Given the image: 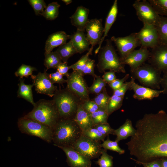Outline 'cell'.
<instances>
[{
    "instance_id": "1",
    "label": "cell",
    "mask_w": 167,
    "mask_h": 167,
    "mask_svg": "<svg viewBox=\"0 0 167 167\" xmlns=\"http://www.w3.org/2000/svg\"><path fill=\"white\" fill-rule=\"evenodd\" d=\"M136 132L126 144L130 154L144 162L167 158V113H146L136 122Z\"/></svg>"
},
{
    "instance_id": "2",
    "label": "cell",
    "mask_w": 167,
    "mask_h": 167,
    "mask_svg": "<svg viewBox=\"0 0 167 167\" xmlns=\"http://www.w3.org/2000/svg\"><path fill=\"white\" fill-rule=\"evenodd\" d=\"M82 132L73 118H60L53 129L52 142L56 146H72Z\"/></svg>"
},
{
    "instance_id": "3",
    "label": "cell",
    "mask_w": 167,
    "mask_h": 167,
    "mask_svg": "<svg viewBox=\"0 0 167 167\" xmlns=\"http://www.w3.org/2000/svg\"><path fill=\"white\" fill-rule=\"evenodd\" d=\"M24 117L36 120L53 130L60 119L54 101L45 99H40L35 103L32 111Z\"/></svg>"
},
{
    "instance_id": "4",
    "label": "cell",
    "mask_w": 167,
    "mask_h": 167,
    "mask_svg": "<svg viewBox=\"0 0 167 167\" xmlns=\"http://www.w3.org/2000/svg\"><path fill=\"white\" fill-rule=\"evenodd\" d=\"M106 44L101 47L98 53L96 66L98 71L104 73L106 70L117 73L126 72L125 65L118 56L111 40L107 39Z\"/></svg>"
},
{
    "instance_id": "5",
    "label": "cell",
    "mask_w": 167,
    "mask_h": 167,
    "mask_svg": "<svg viewBox=\"0 0 167 167\" xmlns=\"http://www.w3.org/2000/svg\"><path fill=\"white\" fill-rule=\"evenodd\" d=\"M59 113L60 118H73L82 102L75 95L66 88L58 89L52 100Z\"/></svg>"
},
{
    "instance_id": "6",
    "label": "cell",
    "mask_w": 167,
    "mask_h": 167,
    "mask_svg": "<svg viewBox=\"0 0 167 167\" xmlns=\"http://www.w3.org/2000/svg\"><path fill=\"white\" fill-rule=\"evenodd\" d=\"M130 72L135 79H137L143 86L156 89L161 85V72L150 64H144L135 69H130Z\"/></svg>"
},
{
    "instance_id": "7",
    "label": "cell",
    "mask_w": 167,
    "mask_h": 167,
    "mask_svg": "<svg viewBox=\"0 0 167 167\" xmlns=\"http://www.w3.org/2000/svg\"><path fill=\"white\" fill-rule=\"evenodd\" d=\"M17 124L22 133L39 137L48 143L52 142L53 130L48 126L24 117L19 119Z\"/></svg>"
},
{
    "instance_id": "8",
    "label": "cell",
    "mask_w": 167,
    "mask_h": 167,
    "mask_svg": "<svg viewBox=\"0 0 167 167\" xmlns=\"http://www.w3.org/2000/svg\"><path fill=\"white\" fill-rule=\"evenodd\" d=\"M82 73L75 71L67 77L66 88L77 96L83 103L90 99L88 88Z\"/></svg>"
},
{
    "instance_id": "9",
    "label": "cell",
    "mask_w": 167,
    "mask_h": 167,
    "mask_svg": "<svg viewBox=\"0 0 167 167\" xmlns=\"http://www.w3.org/2000/svg\"><path fill=\"white\" fill-rule=\"evenodd\" d=\"M71 147L91 160L98 157L102 149L100 141L92 140L83 134Z\"/></svg>"
},
{
    "instance_id": "10",
    "label": "cell",
    "mask_w": 167,
    "mask_h": 167,
    "mask_svg": "<svg viewBox=\"0 0 167 167\" xmlns=\"http://www.w3.org/2000/svg\"><path fill=\"white\" fill-rule=\"evenodd\" d=\"M133 6L135 10L138 18L143 24L156 25L160 15L148 1L136 0L133 4Z\"/></svg>"
},
{
    "instance_id": "11",
    "label": "cell",
    "mask_w": 167,
    "mask_h": 167,
    "mask_svg": "<svg viewBox=\"0 0 167 167\" xmlns=\"http://www.w3.org/2000/svg\"><path fill=\"white\" fill-rule=\"evenodd\" d=\"M111 40L115 45L122 60L126 58L137 47L140 45L136 33L123 37L113 36Z\"/></svg>"
},
{
    "instance_id": "12",
    "label": "cell",
    "mask_w": 167,
    "mask_h": 167,
    "mask_svg": "<svg viewBox=\"0 0 167 167\" xmlns=\"http://www.w3.org/2000/svg\"><path fill=\"white\" fill-rule=\"evenodd\" d=\"M47 71L44 70L43 73L39 72L36 75H32L31 77L37 93L53 97L58 89L57 86H55L50 81Z\"/></svg>"
},
{
    "instance_id": "13",
    "label": "cell",
    "mask_w": 167,
    "mask_h": 167,
    "mask_svg": "<svg viewBox=\"0 0 167 167\" xmlns=\"http://www.w3.org/2000/svg\"><path fill=\"white\" fill-rule=\"evenodd\" d=\"M136 34L141 47L152 49L159 45L158 32L154 25L143 24Z\"/></svg>"
},
{
    "instance_id": "14",
    "label": "cell",
    "mask_w": 167,
    "mask_h": 167,
    "mask_svg": "<svg viewBox=\"0 0 167 167\" xmlns=\"http://www.w3.org/2000/svg\"><path fill=\"white\" fill-rule=\"evenodd\" d=\"M85 29L87 32L86 38L91 47L99 45L104 33V27L102 24L101 19H89Z\"/></svg>"
},
{
    "instance_id": "15",
    "label": "cell",
    "mask_w": 167,
    "mask_h": 167,
    "mask_svg": "<svg viewBox=\"0 0 167 167\" xmlns=\"http://www.w3.org/2000/svg\"><path fill=\"white\" fill-rule=\"evenodd\" d=\"M148 60L161 72L167 71V45H159L152 49Z\"/></svg>"
},
{
    "instance_id": "16",
    "label": "cell",
    "mask_w": 167,
    "mask_h": 167,
    "mask_svg": "<svg viewBox=\"0 0 167 167\" xmlns=\"http://www.w3.org/2000/svg\"><path fill=\"white\" fill-rule=\"evenodd\" d=\"M65 153L66 161L70 167H91V160L80 153L71 146H57Z\"/></svg>"
},
{
    "instance_id": "17",
    "label": "cell",
    "mask_w": 167,
    "mask_h": 167,
    "mask_svg": "<svg viewBox=\"0 0 167 167\" xmlns=\"http://www.w3.org/2000/svg\"><path fill=\"white\" fill-rule=\"evenodd\" d=\"M150 54L148 48L141 47L139 49L134 50L122 61L125 65L129 66L130 69L136 68L145 64Z\"/></svg>"
},
{
    "instance_id": "18",
    "label": "cell",
    "mask_w": 167,
    "mask_h": 167,
    "mask_svg": "<svg viewBox=\"0 0 167 167\" xmlns=\"http://www.w3.org/2000/svg\"><path fill=\"white\" fill-rule=\"evenodd\" d=\"M135 79L131 76V89L134 92L133 97L134 99L139 100L152 99L159 96L162 93V90L154 89L149 88L142 86L136 84Z\"/></svg>"
},
{
    "instance_id": "19",
    "label": "cell",
    "mask_w": 167,
    "mask_h": 167,
    "mask_svg": "<svg viewBox=\"0 0 167 167\" xmlns=\"http://www.w3.org/2000/svg\"><path fill=\"white\" fill-rule=\"evenodd\" d=\"M89 10L82 6H78L74 13L70 17L72 25L77 28V30L84 31L88 23Z\"/></svg>"
},
{
    "instance_id": "20",
    "label": "cell",
    "mask_w": 167,
    "mask_h": 167,
    "mask_svg": "<svg viewBox=\"0 0 167 167\" xmlns=\"http://www.w3.org/2000/svg\"><path fill=\"white\" fill-rule=\"evenodd\" d=\"M70 37V35L63 31H58L52 34L49 36L46 41L45 53H50L54 48L66 44Z\"/></svg>"
},
{
    "instance_id": "21",
    "label": "cell",
    "mask_w": 167,
    "mask_h": 167,
    "mask_svg": "<svg viewBox=\"0 0 167 167\" xmlns=\"http://www.w3.org/2000/svg\"><path fill=\"white\" fill-rule=\"evenodd\" d=\"M70 39L78 53L82 54L89 50L90 44L84 31L77 30L75 32L70 35Z\"/></svg>"
},
{
    "instance_id": "22",
    "label": "cell",
    "mask_w": 167,
    "mask_h": 167,
    "mask_svg": "<svg viewBox=\"0 0 167 167\" xmlns=\"http://www.w3.org/2000/svg\"><path fill=\"white\" fill-rule=\"evenodd\" d=\"M73 119L83 132L94 126L91 114L83 108L81 103L79 105Z\"/></svg>"
},
{
    "instance_id": "23",
    "label": "cell",
    "mask_w": 167,
    "mask_h": 167,
    "mask_svg": "<svg viewBox=\"0 0 167 167\" xmlns=\"http://www.w3.org/2000/svg\"><path fill=\"white\" fill-rule=\"evenodd\" d=\"M118 13V2L117 0H115L106 18L104 27V34L98 47L95 50V54H96L98 53L105 37L107 36L110 29L116 20Z\"/></svg>"
},
{
    "instance_id": "24",
    "label": "cell",
    "mask_w": 167,
    "mask_h": 167,
    "mask_svg": "<svg viewBox=\"0 0 167 167\" xmlns=\"http://www.w3.org/2000/svg\"><path fill=\"white\" fill-rule=\"evenodd\" d=\"M136 129L133 127L131 121L127 119L124 123L118 129L114 130V135L116 136L115 141L119 142L134 136Z\"/></svg>"
},
{
    "instance_id": "25",
    "label": "cell",
    "mask_w": 167,
    "mask_h": 167,
    "mask_svg": "<svg viewBox=\"0 0 167 167\" xmlns=\"http://www.w3.org/2000/svg\"><path fill=\"white\" fill-rule=\"evenodd\" d=\"M24 80L23 78H19V82L18 84L17 97L25 99L34 106L35 103L34 101L32 90L34 85L33 84H25Z\"/></svg>"
},
{
    "instance_id": "26",
    "label": "cell",
    "mask_w": 167,
    "mask_h": 167,
    "mask_svg": "<svg viewBox=\"0 0 167 167\" xmlns=\"http://www.w3.org/2000/svg\"><path fill=\"white\" fill-rule=\"evenodd\" d=\"M56 51L59 54L63 62H67L69 58L78 53L71 40L59 47Z\"/></svg>"
},
{
    "instance_id": "27",
    "label": "cell",
    "mask_w": 167,
    "mask_h": 167,
    "mask_svg": "<svg viewBox=\"0 0 167 167\" xmlns=\"http://www.w3.org/2000/svg\"><path fill=\"white\" fill-rule=\"evenodd\" d=\"M155 26L158 35L159 45H167V17L160 16Z\"/></svg>"
},
{
    "instance_id": "28",
    "label": "cell",
    "mask_w": 167,
    "mask_h": 167,
    "mask_svg": "<svg viewBox=\"0 0 167 167\" xmlns=\"http://www.w3.org/2000/svg\"><path fill=\"white\" fill-rule=\"evenodd\" d=\"M44 64L46 70L50 68L56 69L62 62L58 54L55 51L48 53H45Z\"/></svg>"
},
{
    "instance_id": "29",
    "label": "cell",
    "mask_w": 167,
    "mask_h": 167,
    "mask_svg": "<svg viewBox=\"0 0 167 167\" xmlns=\"http://www.w3.org/2000/svg\"><path fill=\"white\" fill-rule=\"evenodd\" d=\"M60 6L57 2H53L47 6L41 15L47 20H54L58 16Z\"/></svg>"
},
{
    "instance_id": "30",
    "label": "cell",
    "mask_w": 167,
    "mask_h": 167,
    "mask_svg": "<svg viewBox=\"0 0 167 167\" xmlns=\"http://www.w3.org/2000/svg\"><path fill=\"white\" fill-rule=\"evenodd\" d=\"M93 48L91 47L89 50L83 56L76 62L69 66L70 69H72L73 71L82 73L89 58V55L92 54Z\"/></svg>"
},
{
    "instance_id": "31",
    "label": "cell",
    "mask_w": 167,
    "mask_h": 167,
    "mask_svg": "<svg viewBox=\"0 0 167 167\" xmlns=\"http://www.w3.org/2000/svg\"><path fill=\"white\" fill-rule=\"evenodd\" d=\"M91 116L93 126L108 123L107 121L109 115L107 110L100 109L91 114Z\"/></svg>"
},
{
    "instance_id": "32",
    "label": "cell",
    "mask_w": 167,
    "mask_h": 167,
    "mask_svg": "<svg viewBox=\"0 0 167 167\" xmlns=\"http://www.w3.org/2000/svg\"><path fill=\"white\" fill-rule=\"evenodd\" d=\"M123 99L124 97H119L113 94L110 96L107 107L109 116L120 108L122 105Z\"/></svg>"
},
{
    "instance_id": "33",
    "label": "cell",
    "mask_w": 167,
    "mask_h": 167,
    "mask_svg": "<svg viewBox=\"0 0 167 167\" xmlns=\"http://www.w3.org/2000/svg\"><path fill=\"white\" fill-rule=\"evenodd\" d=\"M106 84L102 78L97 75L94 78L92 84L88 88L89 93L98 94L105 88Z\"/></svg>"
},
{
    "instance_id": "34",
    "label": "cell",
    "mask_w": 167,
    "mask_h": 167,
    "mask_svg": "<svg viewBox=\"0 0 167 167\" xmlns=\"http://www.w3.org/2000/svg\"><path fill=\"white\" fill-rule=\"evenodd\" d=\"M110 97L108 94L105 88L101 92L96 95L92 100L96 103L100 109L107 110V105Z\"/></svg>"
},
{
    "instance_id": "35",
    "label": "cell",
    "mask_w": 167,
    "mask_h": 167,
    "mask_svg": "<svg viewBox=\"0 0 167 167\" xmlns=\"http://www.w3.org/2000/svg\"><path fill=\"white\" fill-rule=\"evenodd\" d=\"M148 1L159 15L167 17V0Z\"/></svg>"
},
{
    "instance_id": "36",
    "label": "cell",
    "mask_w": 167,
    "mask_h": 167,
    "mask_svg": "<svg viewBox=\"0 0 167 167\" xmlns=\"http://www.w3.org/2000/svg\"><path fill=\"white\" fill-rule=\"evenodd\" d=\"M118 143L115 140H110L109 136H108L107 139L101 144V146L102 148L106 150H109L116 152L119 154H123L125 153V151L119 147Z\"/></svg>"
},
{
    "instance_id": "37",
    "label": "cell",
    "mask_w": 167,
    "mask_h": 167,
    "mask_svg": "<svg viewBox=\"0 0 167 167\" xmlns=\"http://www.w3.org/2000/svg\"><path fill=\"white\" fill-rule=\"evenodd\" d=\"M113 156L107 153V150L102 149L100 158L96 163L99 167H113Z\"/></svg>"
},
{
    "instance_id": "38",
    "label": "cell",
    "mask_w": 167,
    "mask_h": 167,
    "mask_svg": "<svg viewBox=\"0 0 167 167\" xmlns=\"http://www.w3.org/2000/svg\"><path fill=\"white\" fill-rule=\"evenodd\" d=\"M36 71V69L34 67L22 64L15 71V74L16 76L23 79L24 77L28 78L32 76L33 72Z\"/></svg>"
},
{
    "instance_id": "39",
    "label": "cell",
    "mask_w": 167,
    "mask_h": 167,
    "mask_svg": "<svg viewBox=\"0 0 167 167\" xmlns=\"http://www.w3.org/2000/svg\"><path fill=\"white\" fill-rule=\"evenodd\" d=\"M82 134L92 140L100 141H104L106 137L94 127L83 131Z\"/></svg>"
},
{
    "instance_id": "40",
    "label": "cell",
    "mask_w": 167,
    "mask_h": 167,
    "mask_svg": "<svg viewBox=\"0 0 167 167\" xmlns=\"http://www.w3.org/2000/svg\"><path fill=\"white\" fill-rule=\"evenodd\" d=\"M28 1L33 8L36 15H41L47 7L43 0H28Z\"/></svg>"
},
{
    "instance_id": "41",
    "label": "cell",
    "mask_w": 167,
    "mask_h": 167,
    "mask_svg": "<svg viewBox=\"0 0 167 167\" xmlns=\"http://www.w3.org/2000/svg\"><path fill=\"white\" fill-rule=\"evenodd\" d=\"M81 105L83 108L90 114L95 113L100 109L96 103L91 99L81 103Z\"/></svg>"
},
{
    "instance_id": "42",
    "label": "cell",
    "mask_w": 167,
    "mask_h": 167,
    "mask_svg": "<svg viewBox=\"0 0 167 167\" xmlns=\"http://www.w3.org/2000/svg\"><path fill=\"white\" fill-rule=\"evenodd\" d=\"M93 127L106 137L109 134H114L115 129L112 128L108 123L97 124Z\"/></svg>"
},
{
    "instance_id": "43",
    "label": "cell",
    "mask_w": 167,
    "mask_h": 167,
    "mask_svg": "<svg viewBox=\"0 0 167 167\" xmlns=\"http://www.w3.org/2000/svg\"><path fill=\"white\" fill-rule=\"evenodd\" d=\"M95 60L89 58L87 61L86 66L82 72L83 76L85 75H89L92 76L94 78L97 75L94 72Z\"/></svg>"
},
{
    "instance_id": "44",
    "label": "cell",
    "mask_w": 167,
    "mask_h": 167,
    "mask_svg": "<svg viewBox=\"0 0 167 167\" xmlns=\"http://www.w3.org/2000/svg\"><path fill=\"white\" fill-rule=\"evenodd\" d=\"M48 75L50 81L53 84L56 83L61 85L66 82V80L63 78V76L57 71L55 72L48 74Z\"/></svg>"
},
{
    "instance_id": "45",
    "label": "cell",
    "mask_w": 167,
    "mask_h": 167,
    "mask_svg": "<svg viewBox=\"0 0 167 167\" xmlns=\"http://www.w3.org/2000/svg\"><path fill=\"white\" fill-rule=\"evenodd\" d=\"M129 74H127L121 79H117L112 83L109 84V85L113 91L116 90L123 85L126 81L129 78Z\"/></svg>"
},
{
    "instance_id": "46",
    "label": "cell",
    "mask_w": 167,
    "mask_h": 167,
    "mask_svg": "<svg viewBox=\"0 0 167 167\" xmlns=\"http://www.w3.org/2000/svg\"><path fill=\"white\" fill-rule=\"evenodd\" d=\"M131 83L129 82H126L123 85L118 89L113 91V94L117 96L124 97L126 91L131 89Z\"/></svg>"
},
{
    "instance_id": "47",
    "label": "cell",
    "mask_w": 167,
    "mask_h": 167,
    "mask_svg": "<svg viewBox=\"0 0 167 167\" xmlns=\"http://www.w3.org/2000/svg\"><path fill=\"white\" fill-rule=\"evenodd\" d=\"M130 158L135 161L137 164L142 165L143 167H162L161 159L149 162H144L139 161L131 157Z\"/></svg>"
},
{
    "instance_id": "48",
    "label": "cell",
    "mask_w": 167,
    "mask_h": 167,
    "mask_svg": "<svg viewBox=\"0 0 167 167\" xmlns=\"http://www.w3.org/2000/svg\"><path fill=\"white\" fill-rule=\"evenodd\" d=\"M115 73L114 71H110L105 72L102 76V78L106 84H109L117 79Z\"/></svg>"
},
{
    "instance_id": "49",
    "label": "cell",
    "mask_w": 167,
    "mask_h": 167,
    "mask_svg": "<svg viewBox=\"0 0 167 167\" xmlns=\"http://www.w3.org/2000/svg\"><path fill=\"white\" fill-rule=\"evenodd\" d=\"M57 71L59 72L63 76L67 77L69 75L68 71L70 69L69 66L67 65V62H62L60 63L56 67Z\"/></svg>"
},
{
    "instance_id": "50",
    "label": "cell",
    "mask_w": 167,
    "mask_h": 167,
    "mask_svg": "<svg viewBox=\"0 0 167 167\" xmlns=\"http://www.w3.org/2000/svg\"><path fill=\"white\" fill-rule=\"evenodd\" d=\"M161 85L162 88V93L167 95V71L164 72L162 77Z\"/></svg>"
},
{
    "instance_id": "51",
    "label": "cell",
    "mask_w": 167,
    "mask_h": 167,
    "mask_svg": "<svg viewBox=\"0 0 167 167\" xmlns=\"http://www.w3.org/2000/svg\"><path fill=\"white\" fill-rule=\"evenodd\" d=\"M161 160L162 167H167V158H164Z\"/></svg>"
},
{
    "instance_id": "52",
    "label": "cell",
    "mask_w": 167,
    "mask_h": 167,
    "mask_svg": "<svg viewBox=\"0 0 167 167\" xmlns=\"http://www.w3.org/2000/svg\"><path fill=\"white\" fill-rule=\"evenodd\" d=\"M62 1L64 2L66 5H68L72 2L71 0H62Z\"/></svg>"
}]
</instances>
